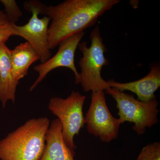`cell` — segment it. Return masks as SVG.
<instances>
[{
	"label": "cell",
	"mask_w": 160,
	"mask_h": 160,
	"mask_svg": "<svg viewBox=\"0 0 160 160\" xmlns=\"http://www.w3.org/2000/svg\"><path fill=\"white\" fill-rule=\"evenodd\" d=\"M47 6L37 0L26 1L24 7L32 15L29 22L24 26L12 25L13 36L23 38L34 48L38 54L41 63L51 58V53L48 43V29L50 18L46 16L42 18L39 14H44Z\"/></svg>",
	"instance_id": "5b68a950"
},
{
	"label": "cell",
	"mask_w": 160,
	"mask_h": 160,
	"mask_svg": "<svg viewBox=\"0 0 160 160\" xmlns=\"http://www.w3.org/2000/svg\"><path fill=\"white\" fill-rule=\"evenodd\" d=\"M46 145L40 160H74V150L66 145L62 136V126L58 119L50 124L46 134Z\"/></svg>",
	"instance_id": "30bf717a"
},
{
	"label": "cell",
	"mask_w": 160,
	"mask_h": 160,
	"mask_svg": "<svg viewBox=\"0 0 160 160\" xmlns=\"http://www.w3.org/2000/svg\"><path fill=\"white\" fill-rule=\"evenodd\" d=\"M91 45L88 47L86 42L79 44L78 47L82 53L79 65L81 68L80 83L85 92L106 91L110 88L107 81L102 77L103 66L109 64L105 56L106 46L98 26H96L90 34Z\"/></svg>",
	"instance_id": "3957f363"
},
{
	"label": "cell",
	"mask_w": 160,
	"mask_h": 160,
	"mask_svg": "<svg viewBox=\"0 0 160 160\" xmlns=\"http://www.w3.org/2000/svg\"><path fill=\"white\" fill-rule=\"evenodd\" d=\"M19 82L12 74L10 50L6 44L0 45V102L3 108L8 101L14 103L17 87Z\"/></svg>",
	"instance_id": "8fae6325"
},
{
	"label": "cell",
	"mask_w": 160,
	"mask_h": 160,
	"mask_svg": "<svg viewBox=\"0 0 160 160\" xmlns=\"http://www.w3.org/2000/svg\"><path fill=\"white\" fill-rule=\"evenodd\" d=\"M12 25L10 23H7L0 26V45L6 44L9 38L13 35Z\"/></svg>",
	"instance_id": "9a60e30c"
},
{
	"label": "cell",
	"mask_w": 160,
	"mask_h": 160,
	"mask_svg": "<svg viewBox=\"0 0 160 160\" xmlns=\"http://www.w3.org/2000/svg\"><path fill=\"white\" fill-rule=\"evenodd\" d=\"M0 2L4 6V12L7 16L9 22L11 24H16L23 14L16 1L1 0Z\"/></svg>",
	"instance_id": "4fadbf2b"
},
{
	"label": "cell",
	"mask_w": 160,
	"mask_h": 160,
	"mask_svg": "<svg viewBox=\"0 0 160 160\" xmlns=\"http://www.w3.org/2000/svg\"><path fill=\"white\" fill-rule=\"evenodd\" d=\"M85 121L88 132L102 142L109 143L118 138L121 124L109 111L104 91L92 93L91 103Z\"/></svg>",
	"instance_id": "52a82bcc"
},
{
	"label": "cell",
	"mask_w": 160,
	"mask_h": 160,
	"mask_svg": "<svg viewBox=\"0 0 160 160\" xmlns=\"http://www.w3.org/2000/svg\"><path fill=\"white\" fill-rule=\"evenodd\" d=\"M9 22V20L5 12L0 10V26Z\"/></svg>",
	"instance_id": "2e32d148"
},
{
	"label": "cell",
	"mask_w": 160,
	"mask_h": 160,
	"mask_svg": "<svg viewBox=\"0 0 160 160\" xmlns=\"http://www.w3.org/2000/svg\"><path fill=\"white\" fill-rule=\"evenodd\" d=\"M106 91L116 102L121 124L126 122L133 123V130L138 135H142L145 133L146 128L157 124L159 109L156 98L143 102L116 88H109Z\"/></svg>",
	"instance_id": "277c9868"
},
{
	"label": "cell",
	"mask_w": 160,
	"mask_h": 160,
	"mask_svg": "<svg viewBox=\"0 0 160 160\" xmlns=\"http://www.w3.org/2000/svg\"><path fill=\"white\" fill-rule=\"evenodd\" d=\"M49 126L46 117L27 121L0 141V160H40Z\"/></svg>",
	"instance_id": "7a4b0ae2"
},
{
	"label": "cell",
	"mask_w": 160,
	"mask_h": 160,
	"mask_svg": "<svg viewBox=\"0 0 160 160\" xmlns=\"http://www.w3.org/2000/svg\"><path fill=\"white\" fill-rule=\"evenodd\" d=\"M107 82L110 88H116L122 91H131L137 95L138 100L148 102L156 98L155 92L160 86V65H152L149 73L137 81L127 83L118 82L113 80Z\"/></svg>",
	"instance_id": "9c48e42d"
},
{
	"label": "cell",
	"mask_w": 160,
	"mask_h": 160,
	"mask_svg": "<svg viewBox=\"0 0 160 160\" xmlns=\"http://www.w3.org/2000/svg\"><path fill=\"white\" fill-rule=\"evenodd\" d=\"M86 96L79 92L72 91L66 98H52L48 108L60 120L64 141L67 146L74 150V137L78 135L85 124L83 107Z\"/></svg>",
	"instance_id": "8992f818"
},
{
	"label": "cell",
	"mask_w": 160,
	"mask_h": 160,
	"mask_svg": "<svg viewBox=\"0 0 160 160\" xmlns=\"http://www.w3.org/2000/svg\"><path fill=\"white\" fill-rule=\"evenodd\" d=\"M136 160H160V143L155 142L145 146Z\"/></svg>",
	"instance_id": "5bb4252c"
},
{
	"label": "cell",
	"mask_w": 160,
	"mask_h": 160,
	"mask_svg": "<svg viewBox=\"0 0 160 160\" xmlns=\"http://www.w3.org/2000/svg\"><path fill=\"white\" fill-rule=\"evenodd\" d=\"M119 0H66L47 6L44 15L50 18L49 49H54L74 35L94 26L98 19L119 3Z\"/></svg>",
	"instance_id": "6da1fadb"
},
{
	"label": "cell",
	"mask_w": 160,
	"mask_h": 160,
	"mask_svg": "<svg viewBox=\"0 0 160 160\" xmlns=\"http://www.w3.org/2000/svg\"><path fill=\"white\" fill-rule=\"evenodd\" d=\"M85 33V32H82L65 40L59 46L58 50L53 57L34 66L33 68L38 72L39 75L30 87L29 91H32L50 72L59 67H66L73 72L76 84H79L80 73L75 64L74 56L77 48Z\"/></svg>",
	"instance_id": "ba28073f"
},
{
	"label": "cell",
	"mask_w": 160,
	"mask_h": 160,
	"mask_svg": "<svg viewBox=\"0 0 160 160\" xmlns=\"http://www.w3.org/2000/svg\"><path fill=\"white\" fill-rule=\"evenodd\" d=\"M10 59L13 78L19 82L27 74L32 64L40 60V58L34 48L26 42L10 50Z\"/></svg>",
	"instance_id": "7c38bea8"
}]
</instances>
